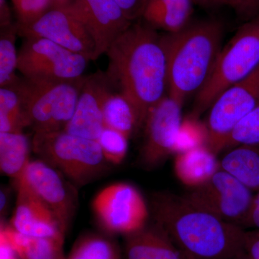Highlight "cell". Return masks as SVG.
Segmentation results:
<instances>
[{"mask_svg":"<svg viewBox=\"0 0 259 259\" xmlns=\"http://www.w3.org/2000/svg\"><path fill=\"white\" fill-rule=\"evenodd\" d=\"M259 106V66L248 76L234 83L217 97L206 121L207 147L218 155L239 121Z\"/></svg>","mask_w":259,"mask_h":259,"instance_id":"8","label":"cell"},{"mask_svg":"<svg viewBox=\"0 0 259 259\" xmlns=\"http://www.w3.org/2000/svg\"><path fill=\"white\" fill-rule=\"evenodd\" d=\"M10 191L8 189L3 187L1 189V194H0V198H1V205H0V213L2 217H4L8 212V206L10 203Z\"/></svg>","mask_w":259,"mask_h":259,"instance_id":"36","label":"cell"},{"mask_svg":"<svg viewBox=\"0 0 259 259\" xmlns=\"http://www.w3.org/2000/svg\"><path fill=\"white\" fill-rule=\"evenodd\" d=\"M29 127L23 100L14 86L0 88V133H23Z\"/></svg>","mask_w":259,"mask_h":259,"instance_id":"24","label":"cell"},{"mask_svg":"<svg viewBox=\"0 0 259 259\" xmlns=\"http://www.w3.org/2000/svg\"><path fill=\"white\" fill-rule=\"evenodd\" d=\"M221 161L207 146L177 153L174 171L181 183L191 189L204 185L221 169Z\"/></svg>","mask_w":259,"mask_h":259,"instance_id":"18","label":"cell"},{"mask_svg":"<svg viewBox=\"0 0 259 259\" xmlns=\"http://www.w3.org/2000/svg\"><path fill=\"white\" fill-rule=\"evenodd\" d=\"M11 12L7 0H0V27L6 28L13 25Z\"/></svg>","mask_w":259,"mask_h":259,"instance_id":"35","label":"cell"},{"mask_svg":"<svg viewBox=\"0 0 259 259\" xmlns=\"http://www.w3.org/2000/svg\"><path fill=\"white\" fill-rule=\"evenodd\" d=\"M259 144V106L237 123L227 140L225 150Z\"/></svg>","mask_w":259,"mask_h":259,"instance_id":"28","label":"cell"},{"mask_svg":"<svg viewBox=\"0 0 259 259\" xmlns=\"http://www.w3.org/2000/svg\"><path fill=\"white\" fill-rule=\"evenodd\" d=\"M221 166L252 192H259V144L232 148L221 160Z\"/></svg>","mask_w":259,"mask_h":259,"instance_id":"22","label":"cell"},{"mask_svg":"<svg viewBox=\"0 0 259 259\" xmlns=\"http://www.w3.org/2000/svg\"><path fill=\"white\" fill-rule=\"evenodd\" d=\"M0 259H20L18 256V255L13 252H8L5 253L0 256Z\"/></svg>","mask_w":259,"mask_h":259,"instance_id":"39","label":"cell"},{"mask_svg":"<svg viewBox=\"0 0 259 259\" xmlns=\"http://www.w3.org/2000/svg\"><path fill=\"white\" fill-rule=\"evenodd\" d=\"M183 197L194 207L243 228L254 198L250 189L223 168Z\"/></svg>","mask_w":259,"mask_h":259,"instance_id":"9","label":"cell"},{"mask_svg":"<svg viewBox=\"0 0 259 259\" xmlns=\"http://www.w3.org/2000/svg\"><path fill=\"white\" fill-rule=\"evenodd\" d=\"M84 76L57 81H33L19 77L13 86L22 97L29 127L34 133L65 129L74 115Z\"/></svg>","mask_w":259,"mask_h":259,"instance_id":"6","label":"cell"},{"mask_svg":"<svg viewBox=\"0 0 259 259\" xmlns=\"http://www.w3.org/2000/svg\"><path fill=\"white\" fill-rule=\"evenodd\" d=\"M93 209L103 229L125 236L144 228L149 217L142 194L134 186L124 182L102 189L94 199Z\"/></svg>","mask_w":259,"mask_h":259,"instance_id":"10","label":"cell"},{"mask_svg":"<svg viewBox=\"0 0 259 259\" xmlns=\"http://www.w3.org/2000/svg\"><path fill=\"white\" fill-rule=\"evenodd\" d=\"M128 140L125 135L116 130L105 127L97 139L104 157L110 164H120L128 151Z\"/></svg>","mask_w":259,"mask_h":259,"instance_id":"29","label":"cell"},{"mask_svg":"<svg viewBox=\"0 0 259 259\" xmlns=\"http://www.w3.org/2000/svg\"><path fill=\"white\" fill-rule=\"evenodd\" d=\"M259 66V15L247 20L222 48L212 74L197 94L192 115L208 110L225 90L244 79Z\"/></svg>","mask_w":259,"mask_h":259,"instance_id":"5","label":"cell"},{"mask_svg":"<svg viewBox=\"0 0 259 259\" xmlns=\"http://www.w3.org/2000/svg\"><path fill=\"white\" fill-rule=\"evenodd\" d=\"M193 2L194 4L200 5V6L204 7V8L214 5L213 0H193Z\"/></svg>","mask_w":259,"mask_h":259,"instance_id":"37","label":"cell"},{"mask_svg":"<svg viewBox=\"0 0 259 259\" xmlns=\"http://www.w3.org/2000/svg\"><path fill=\"white\" fill-rule=\"evenodd\" d=\"M213 3L230 7L247 20L259 15V0H213Z\"/></svg>","mask_w":259,"mask_h":259,"instance_id":"31","label":"cell"},{"mask_svg":"<svg viewBox=\"0 0 259 259\" xmlns=\"http://www.w3.org/2000/svg\"><path fill=\"white\" fill-rule=\"evenodd\" d=\"M243 250L250 259H259V230L245 231Z\"/></svg>","mask_w":259,"mask_h":259,"instance_id":"33","label":"cell"},{"mask_svg":"<svg viewBox=\"0 0 259 259\" xmlns=\"http://www.w3.org/2000/svg\"><path fill=\"white\" fill-rule=\"evenodd\" d=\"M72 0H52L53 7H66L69 5Z\"/></svg>","mask_w":259,"mask_h":259,"instance_id":"38","label":"cell"},{"mask_svg":"<svg viewBox=\"0 0 259 259\" xmlns=\"http://www.w3.org/2000/svg\"><path fill=\"white\" fill-rule=\"evenodd\" d=\"M18 35L41 37L56 42L68 50L97 60L96 44L88 28L69 6L52 7L28 25L15 23Z\"/></svg>","mask_w":259,"mask_h":259,"instance_id":"11","label":"cell"},{"mask_svg":"<svg viewBox=\"0 0 259 259\" xmlns=\"http://www.w3.org/2000/svg\"><path fill=\"white\" fill-rule=\"evenodd\" d=\"M244 228H253L259 230V199L253 198L251 207L243 225Z\"/></svg>","mask_w":259,"mask_h":259,"instance_id":"34","label":"cell"},{"mask_svg":"<svg viewBox=\"0 0 259 259\" xmlns=\"http://www.w3.org/2000/svg\"><path fill=\"white\" fill-rule=\"evenodd\" d=\"M183 105L166 95L148 112L143 125L144 142L140 160L147 169L159 166L169 155L183 120Z\"/></svg>","mask_w":259,"mask_h":259,"instance_id":"12","label":"cell"},{"mask_svg":"<svg viewBox=\"0 0 259 259\" xmlns=\"http://www.w3.org/2000/svg\"><path fill=\"white\" fill-rule=\"evenodd\" d=\"M16 186L18 196L10 226L26 236L64 241L66 229L54 213L28 187Z\"/></svg>","mask_w":259,"mask_h":259,"instance_id":"16","label":"cell"},{"mask_svg":"<svg viewBox=\"0 0 259 259\" xmlns=\"http://www.w3.org/2000/svg\"><path fill=\"white\" fill-rule=\"evenodd\" d=\"M89 61L51 40L29 37L18 51V70L30 81H69L84 76Z\"/></svg>","mask_w":259,"mask_h":259,"instance_id":"7","label":"cell"},{"mask_svg":"<svg viewBox=\"0 0 259 259\" xmlns=\"http://www.w3.org/2000/svg\"><path fill=\"white\" fill-rule=\"evenodd\" d=\"M151 210L154 223L190 259H233L243 250V228L194 207L183 196L154 194Z\"/></svg>","mask_w":259,"mask_h":259,"instance_id":"2","label":"cell"},{"mask_svg":"<svg viewBox=\"0 0 259 259\" xmlns=\"http://www.w3.org/2000/svg\"><path fill=\"white\" fill-rule=\"evenodd\" d=\"M16 14V24L28 25L53 7L52 0H11Z\"/></svg>","mask_w":259,"mask_h":259,"instance_id":"30","label":"cell"},{"mask_svg":"<svg viewBox=\"0 0 259 259\" xmlns=\"http://www.w3.org/2000/svg\"><path fill=\"white\" fill-rule=\"evenodd\" d=\"M208 131L205 122L194 115L183 119L174 146L173 154L185 152L193 148L207 146Z\"/></svg>","mask_w":259,"mask_h":259,"instance_id":"27","label":"cell"},{"mask_svg":"<svg viewBox=\"0 0 259 259\" xmlns=\"http://www.w3.org/2000/svg\"><path fill=\"white\" fill-rule=\"evenodd\" d=\"M131 22L140 20L142 16L148 0H116Z\"/></svg>","mask_w":259,"mask_h":259,"instance_id":"32","label":"cell"},{"mask_svg":"<svg viewBox=\"0 0 259 259\" xmlns=\"http://www.w3.org/2000/svg\"><path fill=\"white\" fill-rule=\"evenodd\" d=\"M168 95L183 105L204 88L222 50L223 24L210 19L190 23L175 33H164Z\"/></svg>","mask_w":259,"mask_h":259,"instance_id":"3","label":"cell"},{"mask_svg":"<svg viewBox=\"0 0 259 259\" xmlns=\"http://www.w3.org/2000/svg\"><path fill=\"white\" fill-rule=\"evenodd\" d=\"M103 117L105 127L116 130L129 139L142 127L134 105L119 92H114L107 99Z\"/></svg>","mask_w":259,"mask_h":259,"instance_id":"23","label":"cell"},{"mask_svg":"<svg viewBox=\"0 0 259 259\" xmlns=\"http://www.w3.org/2000/svg\"><path fill=\"white\" fill-rule=\"evenodd\" d=\"M31 144L32 151L39 159L78 187L101 177L110 165L97 141L75 136L65 130L34 133Z\"/></svg>","mask_w":259,"mask_h":259,"instance_id":"4","label":"cell"},{"mask_svg":"<svg viewBox=\"0 0 259 259\" xmlns=\"http://www.w3.org/2000/svg\"><path fill=\"white\" fill-rule=\"evenodd\" d=\"M0 236L4 237L20 259H66L61 240L26 236L3 223Z\"/></svg>","mask_w":259,"mask_h":259,"instance_id":"20","label":"cell"},{"mask_svg":"<svg viewBox=\"0 0 259 259\" xmlns=\"http://www.w3.org/2000/svg\"><path fill=\"white\" fill-rule=\"evenodd\" d=\"M193 0H148L140 20L166 33L183 30L190 23Z\"/></svg>","mask_w":259,"mask_h":259,"instance_id":"19","label":"cell"},{"mask_svg":"<svg viewBox=\"0 0 259 259\" xmlns=\"http://www.w3.org/2000/svg\"><path fill=\"white\" fill-rule=\"evenodd\" d=\"M233 259H250L248 258V255L245 253L244 250L241 251V253H238V255H236Z\"/></svg>","mask_w":259,"mask_h":259,"instance_id":"40","label":"cell"},{"mask_svg":"<svg viewBox=\"0 0 259 259\" xmlns=\"http://www.w3.org/2000/svg\"><path fill=\"white\" fill-rule=\"evenodd\" d=\"M32 144L23 133H0V169L18 181L30 163Z\"/></svg>","mask_w":259,"mask_h":259,"instance_id":"21","label":"cell"},{"mask_svg":"<svg viewBox=\"0 0 259 259\" xmlns=\"http://www.w3.org/2000/svg\"><path fill=\"white\" fill-rule=\"evenodd\" d=\"M68 6L93 37L97 59L134 23L116 0H72Z\"/></svg>","mask_w":259,"mask_h":259,"instance_id":"15","label":"cell"},{"mask_svg":"<svg viewBox=\"0 0 259 259\" xmlns=\"http://www.w3.org/2000/svg\"><path fill=\"white\" fill-rule=\"evenodd\" d=\"M125 253L127 259H190L155 223L126 236Z\"/></svg>","mask_w":259,"mask_h":259,"instance_id":"17","label":"cell"},{"mask_svg":"<svg viewBox=\"0 0 259 259\" xmlns=\"http://www.w3.org/2000/svg\"><path fill=\"white\" fill-rule=\"evenodd\" d=\"M115 91L106 71L98 70L85 76L74 115L65 131L84 139L97 141L105 127L104 107L107 99Z\"/></svg>","mask_w":259,"mask_h":259,"instance_id":"14","label":"cell"},{"mask_svg":"<svg viewBox=\"0 0 259 259\" xmlns=\"http://www.w3.org/2000/svg\"><path fill=\"white\" fill-rule=\"evenodd\" d=\"M105 54V71L116 91L134 105L143 127L148 112L166 95L167 61L161 35L141 20L116 38Z\"/></svg>","mask_w":259,"mask_h":259,"instance_id":"1","label":"cell"},{"mask_svg":"<svg viewBox=\"0 0 259 259\" xmlns=\"http://www.w3.org/2000/svg\"><path fill=\"white\" fill-rule=\"evenodd\" d=\"M18 35L15 23L1 28L0 32V88L14 84L19 76L15 74L18 70V51H17L16 37Z\"/></svg>","mask_w":259,"mask_h":259,"instance_id":"25","label":"cell"},{"mask_svg":"<svg viewBox=\"0 0 259 259\" xmlns=\"http://www.w3.org/2000/svg\"><path fill=\"white\" fill-rule=\"evenodd\" d=\"M66 259H120L118 250L104 237L88 236L76 243Z\"/></svg>","mask_w":259,"mask_h":259,"instance_id":"26","label":"cell"},{"mask_svg":"<svg viewBox=\"0 0 259 259\" xmlns=\"http://www.w3.org/2000/svg\"><path fill=\"white\" fill-rule=\"evenodd\" d=\"M64 175L40 159L30 160L15 184L28 187L54 213L67 230L76 212V197Z\"/></svg>","mask_w":259,"mask_h":259,"instance_id":"13","label":"cell"}]
</instances>
